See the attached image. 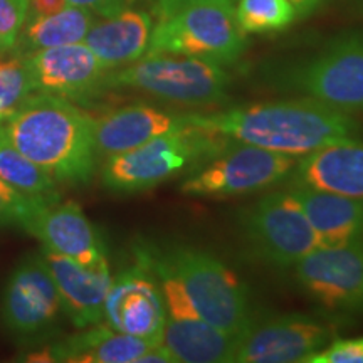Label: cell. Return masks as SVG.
<instances>
[{"mask_svg":"<svg viewBox=\"0 0 363 363\" xmlns=\"http://www.w3.org/2000/svg\"><path fill=\"white\" fill-rule=\"evenodd\" d=\"M29 16V0H0V56L9 54Z\"/></svg>","mask_w":363,"mask_h":363,"instance_id":"28","label":"cell"},{"mask_svg":"<svg viewBox=\"0 0 363 363\" xmlns=\"http://www.w3.org/2000/svg\"><path fill=\"white\" fill-rule=\"evenodd\" d=\"M40 208L34 202L27 201L7 182L0 179V229L6 227H19L24 230L34 212Z\"/></svg>","mask_w":363,"mask_h":363,"instance_id":"27","label":"cell"},{"mask_svg":"<svg viewBox=\"0 0 363 363\" xmlns=\"http://www.w3.org/2000/svg\"><path fill=\"white\" fill-rule=\"evenodd\" d=\"M187 123L227 142L246 143L294 158L342 140L357 138L355 118L316 99L244 104L211 113H189Z\"/></svg>","mask_w":363,"mask_h":363,"instance_id":"1","label":"cell"},{"mask_svg":"<svg viewBox=\"0 0 363 363\" xmlns=\"http://www.w3.org/2000/svg\"><path fill=\"white\" fill-rule=\"evenodd\" d=\"M229 86L230 74L217 62L174 54H147L128 66L108 71L103 93L125 89L184 106H207L220 103Z\"/></svg>","mask_w":363,"mask_h":363,"instance_id":"5","label":"cell"},{"mask_svg":"<svg viewBox=\"0 0 363 363\" xmlns=\"http://www.w3.org/2000/svg\"><path fill=\"white\" fill-rule=\"evenodd\" d=\"M235 21L244 34L283 33L298 21V12L289 0H238Z\"/></svg>","mask_w":363,"mask_h":363,"instance_id":"25","label":"cell"},{"mask_svg":"<svg viewBox=\"0 0 363 363\" xmlns=\"http://www.w3.org/2000/svg\"><path fill=\"white\" fill-rule=\"evenodd\" d=\"M24 230L39 239L43 247L69 257L81 266L91 267L108 261L98 229L86 217L79 203L72 201H59L38 208Z\"/></svg>","mask_w":363,"mask_h":363,"instance_id":"15","label":"cell"},{"mask_svg":"<svg viewBox=\"0 0 363 363\" xmlns=\"http://www.w3.org/2000/svg\"><path fill=\"white\" fill-rule=\"evenodd\" d=\"M34 93H48L74 103H88L103 93L108 69L84 43L24 54Z\"/></svg>","mask_w":363,"mask_h":363,"instance_id":"14","label":"cell"},{"mask_svg":"<svg viewBox=\"0 0 363 363\" xmlns=\"http://www.w3.org/2000/svg\"><path fill=\"white\" fill-rule=\"evenodd\" d=\"M45 264L56 283L65 315L76 328L103 323L104 301L113 276L108 261L96 266H81L61 254L40 249Z\"/></svg>","mask_w":363,"mask_h":363,"instance_id":"17","label":"cell"},{"mask_svg":"<svg viewBox=\"0 0 363 363\" xmlns=\"http://www.w3.org/2000/svg\"><path fill=\"white\" fill-rule=\"evenodd\" d=\"M157 342L131 337L111 330L108 325L81 328L61 342L39 343L27 347L22 362H65V363H140L145 353L157 347Z\"/></svg>","mask_w":363,"mask_h":363,"instance_id":"16","label":"cell"},{"mask_svg":"<svg viewBox=\"0 0 363 363\" xmlns=\"http://www.w3.org/2000/svg\"><path fill=\"white\" fill-rule=\"evenodd\" d=\"M7 118V115H6V110H4V104L0 103V121H4Z\"/></svg>","mask_w":363,"mask_h":363,"instance_id":"34","label":"cell"},{"mask_svg":"<svg viewBox=\"0 0 363 363\" xmlns=\"http://www.w3.org/2000/svg\"><path fill=\"white\" fill-rule=\"evenodd\" d=\"M153 26L147 9L125 6L110 17L94 21L83 43L108 71L118 69L147 54Z\"/></svg>","mask_w":363,"mask_h":363,"instance_id":"19","label":"cell"},{"mask_svg":"<svg viewBox=\"0 0 363 363\" xmlns=\"http://www.w3.org/2000/svg\"><path fill=\"white\" fill-rule=\"evenodd\" d=\"M284 88L343 113H363V30L331 39L321 51L289 67Z\"/></svg>","mask_w":363,"mask_h":363,"instance_id":"7","label":"cell"},{"mask_svg":"<svg viewBox=\"0 0 363 363\" xmlns=\"http://www.w3.org/2000/svg\"><path fill=\"white\" fill-rule=\"evenodd\" d=\"M96 16L88 9L67 6L56 13L27 17L19 39L9 54L24 56L40 49L83 43Z\"/></svg>","mask_w":363,"mask_h":363,"instance_id":"23","label":"cell"},{"mask_svg":"<svg viewBox=\"0 0 363 363\" xmlns=\"http://www.w3.org/2000/svg\"><path fill=\"white\" fill-rule=\"evenodd\" d=\"M239 337L225 333L201 316H169L160 345L172 358V363H225L234 360Z\"/></svg>","mask_w":363,"mask_h":363,"instance_id":"22","label":"cell"},{"mask_svg":"<svg viewBox=\"0 0 363 363\" xmlns=\"http://www.w3.org/2000/svg\"><path fill=\"white\" fill-rule=\"evenodd\" d=\"M305 363H363V337L330 342Z\"/></svg>","mask_w":363,"mask_h":363,"instance_id":"29","label":"cell"},{"mask_svg":"<svg viewBox=\"0 0 363 363\" xmlns=\"http://www.w3.org/2000/svg\"><path fill=\"white\" fill-rule=\"evenodd\" d=\"M185 125V115L160 110L152 104H128L98 118L93 116L94 147L103 162Z\"/></svg>","mask_w":363,"mask_h":363,"instance_id":"18","label":"cell"},{"mask_svg":"<svg viewBox=\"0 0 363 363\" xmlns=\"http://www.w3.org/2000/svg\"><path fill=\"white\" fill-rule=\"evenodd\" d=\"M293 184L328 190L363 201V142L348 138L301 157Z\"/></svg>","mask_w":363,"mask_h":363,"instance_id":"20","label":"cell"},{"mask_svg":"<svg viewBox=\"0 0 363 363\" xmlns=\"http://www.w3.org/2000/svg\"><path fill=\"white\" fill-rule=\"evenodd\" d=\"M167 320L165 299L155 276L136 261L113 278L103 321L111 330L160 343Z\"/></svg>","mask_w":363,"mask_h":363,"instance_id":"12","label":"cell"},{"mask_svg":"<svg viewBox=\"0 0 363 363\" xmlns=\"http://www.w3.org/2000/svg\"><path fill=\"white\" fill-rule=\"evenodd\" d=\"M289 194L296 199L323 246L363 239V201L328 190L293 184Z\"/></svg>","mask_w":363,"mask_h":363,"instance_id":"21","label":"cell"},{"mask_svg":"<svg viewBox=\"0 0 363 363\" xmlns=\"http://www.w3.org/2000/svg\"><path fill=\"white\" fill-rule=\"evenodd\" d=\"M227 147V140L194 125L170 131L128 152L108 157L99 167L103 185L113 194L130 195L195 170Z\"/></svg>","mask_w":363,"mask_h":363,"instance_id":"4","label":"cell"},{"mask_svg":"<svg viewBox=\"0 0 363 363\" xmlns=\"http://www.w3.org/2000/svg\"><path fill=\"white\" fill-rule=\"evenodd\" d=\"M331 328L301 315L256 323L239 337L234 363H305L331 342Z\"/></svg>","mask_w":363,"mask_h":363,"instance_id":"13","label":"cell"},{"mask_svg":"<svg viewBox=\"0 0 363 363\" xmlns=\"http://www.w3.org/2000/svg\"><path fill=\"white\" fill-rule=\"evenodd\" d=\"M69 6L88 9L99 17H110L126 6V0H67Z\"/></svg>","mask_w":363,"mask_h":363,"instance_id":"30","label":"cell"},{"mask_svg":"<svg viewBox=\"0 0 363 363\" xmlns=\"http://www.w3.org/2000/svg\"><path fill=\"white\" fill-rule=\"evenodd\" d=\"M240 224L252 252L272 266L291 267L323 246L289 190L254 202L244 211Z\"/></svg>","mask_w":363,"mask_h":363,"instance_id":"10","label":"cell"},{"mask_svg":"<svg viewBox=\"0 0 363 363\" xmlns=\"http://www.w3.org/2000/svg\"><path fill=\"white\" fill-rule=\"evenodd\" d=\"M301 288L330 310L363 313V239L321 246L294 264Z\"/></svg>","mask_w":363,"mask_h":363,"instance_id":"11","label":"cell"},{"mask_svg":"<svg viewBox=\"0 0 363 363\" xmlns=\"http://www.w3.org/2000/svg\"><path fill=\"white\" fill-rule=\"evenodd\" d=\"M293 4V7L296 9L298 19H305V17L310 16L315 11H318L326 0H289Z\"/></svg>","mask_w":363,"mask_h":363,"instance_id":"33","label":"cell"},{"mask_svg":"<svg viewBox=\"0 0 363 363\" xmlns=\"http://www.w3.org/2000/svg\"><path fill=\"white\" fill-rule=\"evenodd\" d=\"M2 130L13 147L57 184L88 185L96 174L93 116L74 101L33 93L2 121Z\"/></svg>","mask_w":363,"mask_h":363,"instance_id":"2","label":"cell"},{"mask_svg":"<svg viewBox=\"0 0 363 363\" xmlns=\"http://www.w3.org/2000/svg\"><path fill=\"white\" fill-rule=\"evenodd\" d=\"M133 251L150 271L170 274L203 321L235 337L251 326L246 288L216 256L187 246L162 249L153 244H138Z\"/></svg>","mask_w":363,"mask_h":363,"instance_id":"3","label":"cell"},{"mask_svg":"<svg viewBox=\"0 0 363 363\" xmlns=\"http://www.w3.org/2000/svg\"><path fill=\"white\" fill-rule=\"evenodd\" d=\"M0 179L39 207L52 206L61 201L57 182L9 142L2 125H0Z\"/></svg>","mask_w":363,"mask_h":363,"instance_id":"24","label":"cell"},{"mask_svg":"<svg viewBox=\"0 0 363 363\" xmlns=\"http://www.w3.org/2000/svg\"><path fill=\"white\" fill-rule=\"evenodd\" d=\"M65 315L43 254H29L13 267L0 296V323L24 347L48 342Z\"/></svg>","mask_w":363,"mask_h":363,"instance_id":"8","label":"cell"},{"mask_svg":"<svg viewBox=\"0 0 363 363\" xmlns=\"http://www.w3.org/2000/svg\"><path fill=\"white\" fill-rule=\"evenodd\" d=\"M189 2H192V0H145L152 16H155L157 19H163Z\"/></svg>","mask_w":363,"mask_h":363,"instance_id":"32","label":"cell"},{"mask_svg":"<svg viewBox=\"0 0 363 363\" xmlns=\"http://www.w3.org/2000/svg\"><path fill=\"white\" fill-rule=\"evenodd\" d=\"M246 49L247 35L239 29L233 0H192L157 21L147 54H174L230 66Z\"/></svg>","mask_w":363,"mask_h":363,"instance_id":"6","label":"cell"},{"mask_svg":"<svg viewBox=\"0 0 363 363\" xmlns=\"http://www.w3.org/2000/svg\"><path fill=\"white\" fill-rule=\"evenodd\" d=\"M298 158L246 143H227L206 165L182 182L189 197L225 199L261 192L289 175Z\"/></svg>","mask_w":363,"mask_h":363,"instance_id":"9","label":"cell"},{"mask_svg":"<svg viewBox=\"0 0 363 363\" xmlns=\"http://www.w3.org/2000/svg\"><path fill=\"white\" fill-rule=\"evenodd\" d=\"M33 93V83L24 59L16 54L0 56V103L4 104L6 115H11Z\"/></svg>","mask_w":363,"mask_h":363,"instance_id":"26","label":"cell"},{"mask_svg":"<svg viewBox=\"0 0 363 363\" xmlns=\"http://www.w3.org/2000/svg\"><path fill=\"white\" fill-rule=\"evenodd\" d=\"M67 6H69L67 0H29V16L27 17L51 16Z\"/></svg>","mask_w":363,"mask_h":363,"instance_id":"31","label":"cell"}]
</instances>
